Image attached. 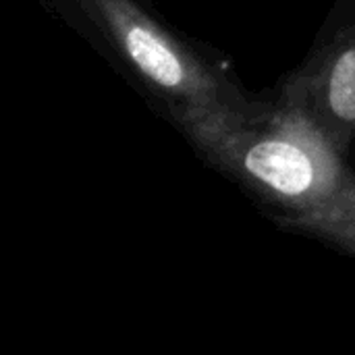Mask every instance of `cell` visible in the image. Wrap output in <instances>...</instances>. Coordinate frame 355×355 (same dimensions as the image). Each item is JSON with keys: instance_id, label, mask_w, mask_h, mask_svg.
I'll list each match as a JSON object with an SVG mask.
<instances>
[{"instance_id": "1", "label": "cell", "mask_w": 355, "mask_h": 355, "mask_svg": "<svg viewBox=\"0 0 355 355\" xmlns=\"http://www.w3.org/2000/svg\"><path fill=\"white\" fill-rule=\"evenodd\" d=\"M245 168L262 185L287 198H300L312 191L316 183V164L312 156L289 139H262L245 154Z\"/></svg>"}, {"instance_id": "2", "label": "cell", "mask_w": 355, "mask_h": 355, "mask_svg": "<svg viewBox=\"0 0 355 355\" xmlns=\"http://www.w3.org/2000/svg\"><path fill=\"white\" fill-rule=\"evenodd\" d=\"M123 37L131 60L146 77L168 89H179L181 85H185V67L181 64L173 48L152 29L139 23H131L127 25Z\"/></svg>"}, {"instance_id": "3", "label": "cell", "mask_w": 355, "mask_h": 355, "mask_svg": "<svg viewBox=\"0 0 355 355\" xmlns=\"http://www.w3.org/2000/svg\"><path fill=\"white\" fill-rule=\"evenodd\" d=\"M329 104L341 121L355 123V48L345 50L331 71Z\"/></svg>"}]
</instances>
